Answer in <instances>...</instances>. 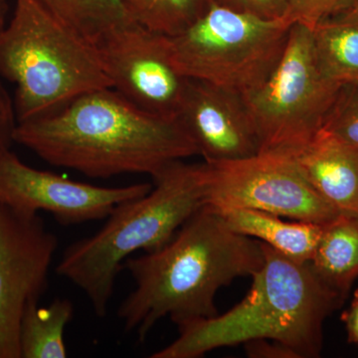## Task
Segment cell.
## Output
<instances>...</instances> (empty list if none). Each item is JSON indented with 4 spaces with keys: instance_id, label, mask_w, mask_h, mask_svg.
I'll return each mask as SVG.
<instances>
[{
    "instance_id": "e0dca14e",
    "label": "cell",
    "mask_w": 358,
    "mask_h": 358,
    "mask_svg": "<svg viewBox=\"0 0 358 358\" xmlns=\"http://www.w3.org/2000/svg\"><path fill=\"white\" fill-rule=\"evenodd\" d=\"M74 307L67 299L57 298L47 307L33 301L26 308L20 329L21 358H65L64 334Z\"/></svg>"
},
{
    "instance_id": "d6986e66",
    "label": "cell",
    "mask_w": 358,
    "mask_h": 358,
    "mask_svg": "<svg viewBox=\"0 0 358 358\" xmlns=\"http://www.w3.org/2000/svg\"><path fill=\"white\" fill-rule=\"evenodd\" d=\"M129 18L152 31L173 37L208 9L212 0H122Z\"/></svg>"
},
{
    "instance_id": "5b68a950",
    "label": "cell",
    "mask_w": 358,
    "mask_h": 358,
    "mask_svg": "<svg viewBox=\"0 0 358 358\" xmlns=\"http://www.w3.org/2000/svg\"><path fill=\"white\" fill-rule=\"evenodd\" d=\"M0 77L15 86L17 124L110 88L95 45L40 0H14L13 15L0 32Z\"/></svg>"
},
{
    "instance_id": "4fadbf2b",
    "label": "cell",
    "mask_w": 358,
    "mask_h": 358,
    "mask_svg": "<svg viewBox=\"0 0 358 358\" xmlns=\"http://www.w3.org/2000/svg\"><path fill=\"white\" fill-rule=\"evenodd\" d=\"M289 157L322 199L341 214L358 215V150L322 128Z\"/></svg>"
},
{
    "instance_id": "8fae6325",
    "label": "cell",
    "mask_w": 358,
    "mask_h": 358,
    "mask_svg": "<svg viewBox=\"0 0 358 358\" xmlns=\"http://www.w3.org/2000/svg\"><path fill=\"white\" fill-rule=\"evenodd\" d=\"M152 188L147 182L120 187L80 182L27 166L10 150L0 152V203L25 213L48 212L65 226L106 219L117 205Z\"/></svg>"
},
{
    "instance_id": "5bb4252c",
    "label": "cell",
    "mask_w": 358,
    "mask_h": 358,
    "mask_svg": "<svg viewBox=\"0 0 358 358\" xmlns=\"http://www.w3.org/2000/svg\"><path fill=\"white\" fill-rule=\"evenodd\" d=\"M217 211L233 230L268 245L298 263L310 262L324 227L320 224L287 220L281 216L252 209Z\"/></svg>"
},
{
    "instance_id": "9a60e30c",
    "label": "cell",
    "mask_w": 358,
    "mask_h": 358,
    "mask_svg": "<svg viewBox=\"0 0 358 358\" xmlns=\"http://www.w3.org/2000/svg\"><path fill=\"white\" fill-rule=\"evenodd\" d=\"M308 265L345 301L358 278V215L339 214L324 224Z\"/></svg>"
},
{
    "instance_id": "6da1fadb",
    "label": "cell",
    "mask_w": 358,
    "mask_h": 358,
    "mask_svg": "<svg viewBox=\"0 0 358 358\" xmlns=\"http://www.w3.org/2000/svg\"><path fill=\"white\" fill-rule=\"evenodd\" d=\"M14 143L54 166L92 178L154 176L199 155L179 117L148 112L112 88L96 90L51 114L18 122Z\"/></svg>"
},
{
    "instance_id": "d4e9b609",
    "label": "cell",
    "mask_w": 358,
    "mask_h": 358,
    "mask_svg": "<svg viewBox=\"0 0 358 358\" xmlns=\"http://www.w3.org/2000/svg\"><path fill=\"white\" fill-rule=\"evenodd\" d=\"M341 322L345 324L348 343L358 348V289L353 293L348 308L341 313Z\"/></svg>"
},
{
    "instance_id": "7c38bea8",
    "label": "cell",
    "mask_w": 358,
    "mask_h": 358,
    "mask_svg": "<svg viewBox=\"0 0 358 358\" xmlns=\"http://www.w3.org/2000/svg\"><path fill=\"white\" fill-rule=\"evenodd\" d=\"M179 119L205 162L253 157L261 143L243 95L189 79Z\"/></svg>"
},
{
    "instance_id": "7402d4cb",
    "label": "cell",
    "mask_w": 358,
    "mask_h": 358,
    "mask_svg": "<svg viewBox=\"0 0 358 358\" xmlns=\"http://www.w3.org/2000/svg\"><path fill=\"white\" fill-rule=\"evenodd\" d=\"M8 13L9 0H0V32L6 25ZM16 124L13 100L7 92L3 79L0 77V152L11 148Z\"/></svg>"
},
{
    "instance_id": "ba28073f",
    "label": "cell",
    "mask_w": 358,
    "mask_h": 358,
    "mask_svg": "<svg viewBox=\"0 0 358 358\" xmlns=\"http://www.w3.org/2000/svg\"><path fill=\"white\" fill-rule=\"evenodd\" d=\"M204 173L205 205L216 210L252 209L320 225L341 214L315 192L288 155L261 152L204 162Z\"/></svg>"
},
{
    "instance_id": "cb8c5ba5",
    "label": "cell",
    "mask_w": 358,
    "mask_h": 358,
    "mask_svg": "<svg viewBox=\"0 0 358 358\" xmlns=\"http://www.w3.org/2000/svg\"><path fill=\"white\" fill-rule=\"evenodd\" d=\"M244 348L247 357L252 358H300L292 348L271 339L247 341Z\"/></svg>"
},
{
    "instance_id": "44dd1931",
    "label": "cell",
    "mask_w": 358,
    "mask_h": 358,
    "mask_svg": "<svg viewBox=\"0 0 358 358\" xmlns=\"http://www.w3.org/2000/svg\"><path fill=\"white\" fill-rule=\"evenodd\" d=\"M353 0H288L289 15L294 22L313 28L317 23L345 13Z\"/></svg>"
},
{
    "instance_id": "ffe728a7",
    "label": "cell",
    "mask_w": 358,
    "mask_h": 358,
    "mask_svg": "<svg viewBox=\"0 0 358 358\" xmlns=\"http://www.w3.org/2000/svg\"><path fill=\"white\" fill-rule=\"evenodd\" d=\"M322 128L358 150V88H343Z\"/></svg>"
},
{
    "instance_id": "3957f363",
    "label": "cell",
    "mask_w": 358,
    "mask_h": 358,
    "mask_svg": "<svg viewBox=\"0 0 358 358\" xmlns=\"http://www.w3.org/2000/svg\"><path fill=\"white\" fill-rule=\"evenodd\" d=\"M262 247V266L252 275L243 300L223 315L178 327V338L152 358H199L260 338L282 343L300 358L319 357L324 322L345 301L320 281L308 263Z\"/></svg>"
},
{
    "instance_id": "277c9868",
    "label": "cell",
    "mask_w": 358,
    "mask_h": 358,
    "mask_svg": "<svg viewBox=\"0 0 358 358\" xmlns=\"http://www.w3.org/2000/svg\"><path fill=\"white\" fill-rule=\"evenodd\" d=\"M152 178L150 192L117 205L98 232L71 244L59 261L58 275L84 292L98 317L107 315L127 259L162 248L205 205L204 164L178 160Z\"/></svg>"
},
{
    "instance_id": "52a82bcc",
    "label": "cell",
    "mask_w": 358,
    "mask_h": 358,
    "mask_svg": "<svg viewBox=\"0 0 358 358\" xmlns=\"http://www.w3.org/2000/svg\"><path fill=\"white\" fill-rule=\"evenodd\" d=\"M343 89L320 71L312 28L294 22L275 69L243 94L261 152L289 155L307 145L324 127Z\"/></svg>"
},
{
    "instance_id": "7a4b0ae2",
    "label": "cell",
    "mask_w": 358,
    "mask_h": 358,
    "mask_svg": "<svg viewBox=\"0 0 358 358\" xmlns=\"http://www.w3.org/2000/svg\"><path fill=\"white\" fill-rule=\"evenodd\" d=\"M264 261L262 243L236 232L215 209L204 205L162 248L127 259L136 288L117 317L143 343L164 317L180 327L218 315L219 289L252 277Z\"/></svg>"
},
{
    "instance_id": "ac0fdd59",
    "label": "cell",
    "mask_w": 358,
    "mask_h": 358,
    "mask_svg": "<svg viewBox=\"0 0 358 358\" xmlns=\"http://www.w3.org/2000/svg\"><path fill=\"white\" fill-rule=\"evenodd\" d=\"M54 15L96 45L106 35L134 22L122 0H40Z\"/></svg>"
},
{
    "instance_id": "484cf974",
    "label": "cell",
    "mask_w": 358,
    "mask_h": 358,
    "mask_svg": "<svg viewBox=\"0 0 358 358\" xmlns=\"http://www.w3.org/2000/svg\"><path fill=\"white\" fill-rule=\"evenodd\" d=\"M345 13L352 14L355 17H358V0H353L352 6Z\"/></svg>"
},
{
    "instance_id": "8992f818",
    "label": "cell",
    "mask_w": 358,
    "mask_h": 358,
    "mask_svg": "<svg viewBox=\"0 0 358 358\" xmlns=\"http://www.w3.org/2000/svg\"><path fill=\"white\" fill-rule=\"evenodd\" d=\"M294 21L265 20L212 2L189 27L169 37L181 74L246 94L279 62Z\"/></svg>"
},
{
    "instance_id": "603a6c76",
    "label": "cell",
    "mask_w": 358,
    "mask_h": 358,
    "mask_svg": "<svg viewBox=\"0 0 358 358\" xmlns=\"http://www.w3.org/2000/svg\"><path fill=\"white\" fill-rule=\"evenodd\" d=\"M212 1L237 13L249 14L261 20H281L291 17L288 0H212Z\"/></svg>"
},
{
    "instance_id": "30bf717a",
    "label": "cell",
    "mask_w": 358,
    "mask_h": 358,
    "mask_svg": "<svg viewBox=\"0 0 358 358\" xmlns=\"http://www.w3.org/2000/svg\"><path fill=\"white\" fill-rule=\"evenodd\" d=\"M95 46L110 88L148 112L178 117L189 79L174 62L169 36L131 22Z\"/></svg>"
},
{
    "instance_id": "2e32d148",
    "label": "cell",
    "mask_w": 358,
    "mask_h": 358,
    "mask_svg": "<svg viewBox=\"0 0 358 358\" xmlns=\"http://www.w3.org/2000/svg\"><path fill=\"white\" fill-rule=\"evenodd\" d=\"M312 30L322 74L341 88H358V17L343 13L317 23Z\"/></svg>"
},
{
    "instance_id": "9c48e42d",
    "label": "cell",
    "mask_w": 358,
    "mask_h": 358,
    "mask_svg": "<svg viewBox=\"0 0 358 358\" xmlns=\"http://www.w3.org/2000/svg\"><path fill=\"white\" fill-rule=\"evenodd\" d=\"M57 247L38 214L0 203V358H21L23 315L43 293Z\"/></svg>"
}]
</instances>
